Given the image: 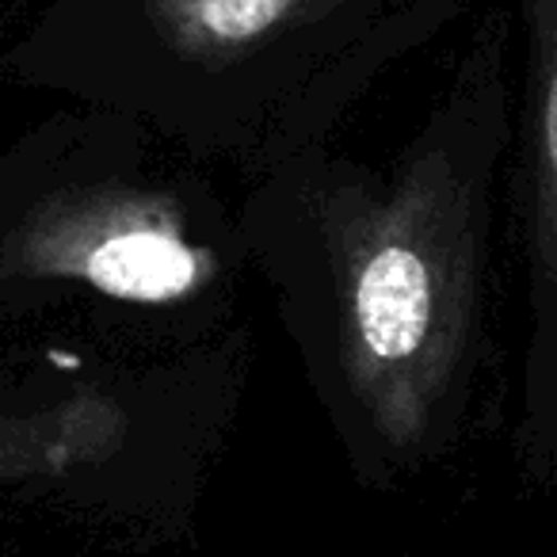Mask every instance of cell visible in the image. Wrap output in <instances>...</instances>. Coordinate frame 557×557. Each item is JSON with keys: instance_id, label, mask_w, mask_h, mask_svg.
<instances>
[{"instance_id": "2", "label": "cell", "mask_w": 557, "mask_h": 557, "mask_svg": "<svg viewBox=\"0 0 557 557\" xmlns=\"http://www.w3.org/2000/svg\"><path fill=\"white\" fill-rule=\"evenodd\" d=\"M527 333L516 466L523 485H557V0H527L523 85Z\"/></svg>"}, {"instance_id": "1", "label": "cell", "mask_w": 557, "mask_h": 557, "mask_svg": "<svg viewBox=\"0 0 557 557\" xmlns=\"http://www.w3.org/2000/svg\"><path fill=\"white\" fill-rule=\"evenodd\" d=\"M508 50L511 20H485L394 184L348 199L336 268L341 363L389 466L447 447L470 394L496 172L516 131Z\"/></svg>"}, {"instance_id": "4", "label": "cell", "mask_w": 557, "mask_h": 557, "mask_svg": "<svg viewBox=\"0 0 557 557\" xmlns=\"http://www.w3.org/2000/svg\"><path fill=\"white\" fill-rule=\"evenodd\" d=\"M126 440V412L111 397L81 394L39 412L0 417V485L65 478L115 455Z\"/></svg>"}, {"instance_id": "3", "label": "cell", "mask_w": 557, "mask_h": 557, "mask_svg": "<svg viewBox=\"0 0 557 557\" xmlns=\"http://www.w3.org/2000/svg\"><path fill=\"white\" fill-rule=\"evenodd\" d=\"M16 263L32 278H77L138 306L176 302L207 275L176 218L138 195L54 202L24 230Z\"/></svg>"}]
</instances>
